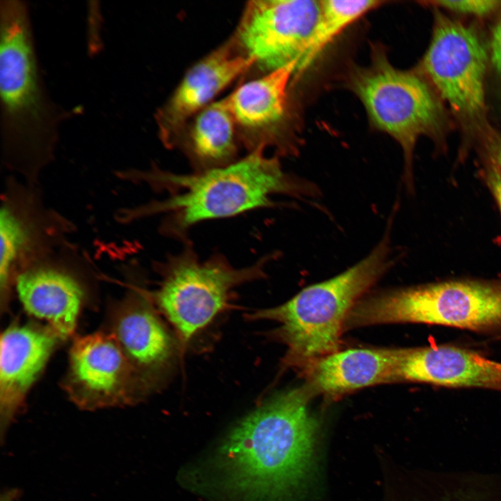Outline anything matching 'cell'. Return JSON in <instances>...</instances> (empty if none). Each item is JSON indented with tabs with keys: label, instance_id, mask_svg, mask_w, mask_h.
Masks as SVG:
<instances>
[{
	"label": "cell",
	"instance_id": "cell-11",
	"mask_svg": "<svg viewBox=\"0 0 501 501\" xmlns=\"http://www.w3.org/2000/svg\"><path fill=\"white\" fill-rule=\"evenodd\" d=\"M320 8L314 0L248 1L232 38L263 74L298 65Z\"/></svg>",
	"mask_w": 501,
	"mask_h": 501
},
{
	"label": "cell",
	"instance_id": "cell-24",
	"mask_svg": "<svg viewBox=\"0 0 501 501\" xmlns=\"http://www.w3.org/2000/svg\"><path fill=\"white\" fill-rule=\"evenodd\" d=\"M19 494V490L17 488H6L2 491L0 497V501H17Z\"/></svg>",
	"mask_w": 501,
	"mask_h": 501
},
{
	"label": "cell",
	"instance_id": "cell-17",
	"mask_svg": "<svg viewBox=\"0 0 501 501\" xmlns=\"http://www.w3.org/2000/svg\"><path fill=\"white\" fill-rule=\"evenodd\" d=\"M240 141L228 97L214 101L187 123L175 148L182 152L193 172L228 165L237 158Z\"/></svg>",
	"mask_w": 501,
	"mask_h": 501
},
{
	"label": "cell",
	"instance_id": "cell-22",
	"mask_svg": "<svg viewBox=\"0 0 501 501\" xmlns=\"http://www.w3.org/2000/svg\"><path fill=\"white\" fill-rule=\"evenodd\" d=\"M491 46L492 63L501 77V18L493 32Z\"/></svg>",
	"mask_w": 501,
	"mask_h": 501
},
{
	"label": "cell",
	"instance_id": "cell-20",
	"mask_svg": "<svg viewBox=\"0 0 501 501\" xmlns=\"http://www.w3.org/2000/svg\"><path fill=\"white\" fill-rule=\"evenodd\" d=\"M430 3L458 13L485 15L496 9L500 1L495 0L431 1Z\"/></svg>",
	"mask_w": 501,
	"mask_h": 501
},
{
	"label": "cell",
	"instance_id": "cell-19",
	"mask_svg": "<svg viewBox=\"0 0 501 501\" xmlns=\"http://www.w3.org/2000/svg\"><path fill=\"white\" fill-rule=\"evenodd\" d=\"M320 2L319 14L306 42L296 72L301 73L308 68L347 27L383 3L374 0H326Z\"/></svg>",
	"mask_w": 501,
	"mask_h": 501
},
{
	"label": "cell",
	"instance_id": "cell-12",
	"mask_svg": "<svg viewBox=\"0 0 501 501\" xmlns=\"http://www.w3.org/2000/svg\"><path fill=\"white\" fill-rule=\"evenodd\" d=\"M254 66L233 38L196 62L155 115L159 137L175 149L187 123L216 97Z\"/></svg>",
	"mask_w": 501,
	"mask_h": 501
},
{
	"label": "cell",
	"instance_id": "cell-7",
	"mask_svg": "<svg viewBox=\"0 0 501 501\" xmlns=\"http://www.w3.org/2000/svg\"><path fill=\"white\" fill-rule=\"evenodd\" d=\"M345 84L362 102L372 125L401 147L405 179L410 181L418 139L436 136L443 125V112L433 91L417 74L395 67L379 47L374 49L367 66L351 68Z\"/></svg>",
	"mask_w": 501,
	"mask_h": 501
},
{
	"label": "cell",
	"instance_id": "cell-4",
	"mask_svg": "<svg viewBox=\"0 0 501 501\" xmlns=\"http://www.w3.org/2000/svg\"><path fill=\"white\" fill-rule=\"evenodd\" d=\"M381 241L363 260L344 272L305 287L286 303L248 315L251 320L277 321L272 335L284 343V361L305 367L337 351L340 337L353 307L395 264L392 220Z\"/></svg>",
	"mask_w": 501,
	"mask_h": 501
},
{
	"label": "cell",
	"instance_id": "cell-1",
	"mask_svg": "<svg viewBox=\"0 0 501 501\" xmlns=\"http://www.w3.org/2000/svg\"><path fill=\"white\" fill-rule=\"evenodd\" d=\"M308 386L273 395L243 418L218 452L225 486L245 501H280L305 480L318 424Z\"/></svg>",
	"mask_w": 501,
	"mask_h": 501
},
{
	"label": "cell",
	"instance_id": "cell-23",
	"mask_svg": "<svg viewBox=\"0 0 501 501\" xmlns=\"http://www.w3.org/2000/svg\"><path fill=\"white\" fill-rule=\"evenodd\" d=\"M475 495L472 493H458L450 495L443 498L441 501H479Z\"/></svg>",
	"mask_w": 501,
	"mask_h": 501
},
{
	"label": "cell",
	"instance_id": "cell-2",
	"mask_svg": "<svg viewBox=\"0 0 501 501\" xmlns=\"http://www.w3.org/2000/svg\"><path fill=\"white\" fill-rule=\"evenodd\" d=\"M140 178L168 196L138 209L137 216L166 214L161 232L185 242L195 225L229 218L251 210L274 207L275 195L311 196L315 189L283 169L277 157L255 150L218 168L175 173L158 168L141 173Z\"/></svg>",
	"mask_w": 501,
	"mask_h": 501
},
{
	"label": "cell",
	"instance_id": "cell-9",
	"mask_svg": "<svg viewBox=\"0 0 501 501\" xmlns=\"http://www.w3.org/2000/svg\"><path fill=\"white\" fill-rule=\"evenodd\" d=\"M62 387L84 411L132 406L146 397L117 340L104 328L74 338Z\"/></svg>",
	"mask_w": 501,
	"mask_h": 501
},
{
	"label": "cell",
	"instance_id": "cell-3",
	"mask_svg": "<svg viewBox=\"0 0 501 501\" xmlns=\"http://www.w3.org/2000/svg\"><path fill=\"white\" fill-rule=\"evenodd\" d=\"M1 127L7 157L40 164L51 156L67 113L42 82L28 6L0 3Z\"/></svg>",
	"mask_w": 501,
	"mask_h": 501
},
{
	"label": "cell",
	"instance_id": "cell-16",
	"mask_svg": "<svg viewBox=\"0 0 501 501\" xmlns=\"http://www.w3.org/2000/svg\"><path fill=\"white\" fill-rule=\"evenodd\" d=\"M400 349H350L323 356L307 367L313 395L335 397L361 388L396 381Z\"/></svg>",
	"mask_w": 501,
	"mask_h": 501
},
{
	"label": "cell",
	"instance_id": "cell-21",
	"mask_svg": "<svg viewBox=\"0 0 501 501\" xmlns=\"http://www.w3.org/2000/svg\"><path fill=\"white\" fill-rule=\"evenodd\" d=\"M486 180L501 211V170L494 163L488 168Z\"/></svg>",
	"mask_w": 501,
	"mask_h": 501
},
{
	"label": "cell",
	"instance_id": "cell-25",
	"mask_svg": "<svg viewBox=\"0 0 501 501\" xmlns=\"http://www.w3.org/2000/svg\"><path fill=\"white\" fill-rule=\"evenodd\" d=\"M493 163L501 170V144L494 148Z\"/></svg>",
	"mask_w": 501,
	"mask_h": 501
},
{
	"label": "cell",
	"instance_id": "cell-8",
	"mask_svg": "<svg viewBox=\"0 0 501 501\" xmlns=\"http://www.w3.org/2000/svg\"><path fill=\"white\" fill-rule=\"evenodd\" d=\"M486 49L472 29L441 13L422 62L424 72L461 118L476 121L485 112Z\"/></svg>",
	"mask_w": 501,
	"mask_h": 501
},
{
	"label": "cell",
	"instance_id": "cell-15",
	"mask_svg": "<svg viewBox=\"0 0 501 501\" xmlns=\"http://www.w3.org/2000/svg\"><path fill=\"white\" fill-rule=\"evenodd\" d=\"M14 285L28 315L45 321L63 340L72 336L86 295L76 277L61 268L40 264L22 269Z\"/></svg>",
	"mask_w": 501,
	"mask_h": 501
},
{
	"label": "cell",
	"instance_id": "cell-18",
	"mask_svg": "<svg viewBox=\"0 0 501 501\" xmlns=\"http://www.w3.org/2000/svg\"><path fill=\"white\" fill-rule=\"evenodd\" d=\"M11 201L2 205L0 212V308L6 312L14 285L15 269L31 250L35 225Z\"/></svg>",
	"mask_w": 501,
	"mask_h": 501
},
{
	"label": "cell",
	"instance_id": "cell-14",
	"mask_svg": "<svg viewBox=\"0 0 501 501\" xmlns=\"http://www.w3.org/2000/svg\"><path fill=\"white\" fill-rule=\"evenodd\" d=\"M292 62L240 85L228 95L240 143L248 152L273 147L292 152L282 125L287 112L288 86L296 70Z\"/></svg>",
	"mask_w": 501,
	"mask_h": 501
},
{
	"label": "cell",
	"instance_id": "cell-10",
	"mask_svg": "<svg viewBox=\"0 0 501 501\" xmlns=\"http://www.w3.org/2000/svg\"><path fill=\"white\" fill-rule=\"evenodd\" d=\"M104 329L117 340L145 397L162 385L176 357L182 356L175 334L142 287L132 286L110 307Z\"/></svg>",
	"mask_w": 501,
	"mask_h": 501
},
{
	"label": "cell",
	"instance_id": "cell-13",
	"mask_svg": "<svg viewBox=\"0 0 501 501\" xmlns=\"http://www.w3.org/2000/svg\"><path fill=\"white\" fill-rule=\"evenodd\" d=\"M64 341L52 328L38 323L10 324L1 333L0 435L3 441L22 412L30 389L58 346Z\"/></svg>",
	"mask_w": 501,
	"mask_h": 501
},
{
	"label": "cell",
	"instance_id": "cell-5",
	"mask_svg": "<svg viewBox=\"0 0 501 501\" xmlns=\"http://www.w3.org/2000/svg\"><path fill=\"white\" fill-rule=\"evenodd\" d=\"M276 256L271 253L239 268L221 254L201 260L187 241L159 265L161 280L150 295L171 324L181 356L192 338L230 306L234 289L265 277V267Z\"/></svg>",
	"mask_w": 501,
	"mask_h": 501
},
{
	"label": "cell",
	"instance_id": "cell-6",
	"mask_svg": "<svg viewBox=\"0 0 501 501\" xmlns=\"http://www.w3.org/2000/svg\"><path fill=\"white\" fill-rule=\"evenodd\" d=\"M391 323L501 331V281L450 280L387 291L360 299L346 321L348 328Z\"/></svg>",
	"mask_w": 501,
	"mask_h": 501
}]
</instances>
